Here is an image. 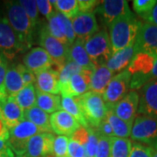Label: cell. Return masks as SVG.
Here are the masks:
<instances>
[{
  "label": "cell",
  "mask_w": 157,
  "mask_h": 157,
  "mask_svg": "<svg viewBox=\"0 0 157 157\" xmlns=\"http://www.w3.org/2000/svg\"><path fill=\"white\" fill-rule=\"evenodd\" d=\"M140 95L136 91H129L114 105H109L113 113L120 119L130 124L134 123L139 109ZM108 105V104H107Z\"/></svg>",
  "instance_id": "8fae6325"
},
{
  "label": "cell",
  "mask_w": 157,
  "mask_h": 157,
  "mask_svg": "<svg viewBox=\"0 0 157 157\" xmlns=\"http://www.w3.org/2000/svg\"><path fill=\"white\" fill-rule=\"evenodd\" d=\"M130 137L140 144L157 147V118L140 115L135 118Z\"/></svg>",
  "instance_id": "8992f818"
},
{
  "label": "cell",
  "mask_w": 157,
  "mask_h": 157,
  "mask_svg": "<svg viewBox=\"0 0 157 157\" xmlns=\"http://www.w3.org/2000/svg\"><path fill=\"white\" fill-rule=\"evenodd\" d=\"M88 136H89V128H86L83 126H80L74 133L73 135L70 137V139L77 141L78 143L82 144L86 147V144L88 140Z\"/></svg>",
  "instance_id": "7bdbcfd3"
},
{
  "label": "cell",
  "mask_w": 157,
  "mask_h": 157,
  "mask_svg": "<svg viewBox=\"0 0 157 157\" xmlns=\"http://www.w3.org/2000/svg\"><path fill=\"white\" fill-rule=\"evenodd\" d=\"M146 21L147 23L157 25V1L155 6H154V8L152 9L151 12L149 13V15L146 18Z\"/></svg>",
  "instance_id": "c3c4849f"
},
{
  "label": "cell",
  "mask_w": 157,
  "mask_h": 157,
  "mask_svg": "<svg viewBox=\"0 0 157 157\" xmlns=\"http://www.w3.org/2000/svg\"><path fill=\"white\" fill-rule=\"evenodd\" d=\"M136 54L135 45L113 53L112 57L106 64L113 73H121L128 67Z\"/></svg>",
  "instance_id": "7402d4cb"
},
{
  "label": "cell",
  "mask_w": 157,
  "mask_h": 157,
  "mask_svg": "<svg viewBox=\"0 0 157 157\" xmlns=\"http://www.w3.org/2000/svg\"><path fill=\"white\" fill-rule=\"evenodd\" d=\"M18 3L24 8L33 23V25L35 27L39 22V10L37 2L34 0H19Z\"/></svg>",
  "instance_id": "d590c367"
},
{
  "label": "cell",
  "mask_w": 157,
  "mask_h": 157,
  "mask_svg": "<svg viewBox=\"0 0 157 157\" xmlns=\"http://www.w3.org/2000/svg\"><path fill=\"white\" fill-rule=\"evenodd\" d=\"M147 78H148V81L152 80V79H157V58L155 59V64H154V67L152 69L151 73H149Z\"/></svg>",
  "instance_id": "681fc988"
},
{
  "label": "cell",
  "mask_w": 157,
  "mask_h": 157,
  "mask_svg": "<svg viewBox=\"0 0 157 157\" xmlns=\"http://www.w3.org/2000/svg\"><path fill=\"white\" fill-rule=\"evenodd\" d=\"M69 60L85 70H94L95 68L85 49V42L78 39H76L69 48Z\"/></svg>",
  "instance_id": "cb8c5ba5"
},
{
  "label": "cell",
  "mask_w": 157,
  "mask_h": 157,
  "mask_svg": "<svg viewBox=\"0 0 157 157\" xmlns=\"http://www.w3.org/2000/svg\"><path fill=\"white\" fill-rule=\"evenodd\" d=\"M23 65L36 75L55 66L51 56L41 47H34L23 58Z\"/></svg>",
  "instance_id": "2e32d148"
},
{
  "label": "cell",
  "mask_w": 157,
  "mask_h": 157,
  "mask_svg": "<svg viewBox=\"0 0 157 157\" xmlns=\"http://www.w3.org/2000/svg\"><path fill=\"white\" fill-rule=\"evenodd\" d=\"M68 155L69 157H85L86 155V147L70 139L68 144Z\"/></svg>",
  "instance_id": "60d3db41"
},
{
  "label": "cell",
  "mask_w": 157,
  "mask_h": 157,
  "mask_svg": "<svg viewBox=\"0 0 157 157\" xmlns=\"http://www.w3.org/2000/svg\"><path fill=\"white\" fill-rule=\"evenodd\" d=\"M0 157H14V155L11 149H8L6 151L0 152Z\"/></svg>",
  "instance_id": "816d5d0a"
},
{
  "label": "cell",
  "mask_w": 157,
  "mask_h": 157,
  "mask_svg": "<svg viewBox=\"0 0 157 157\" xmlns=\"http://www.w3.org/2000/svg\"><path fill=\"white\" fill-rule=\"evenodd\" d=\"M36 107L45 111L48 114H52L53 113L61 110V98L59 95L45 94L37 90Z\"/></svg>",
  "instance_id": "83f0119b"
},
{
  "label": "cell",
  "mask_w": 157,
  "mask_h": 157,
  "mask_svg": "<svg viewBox=\"0 0 157 157\" xmlns=\"http://www.w3.org/2000/svg\"><path fill=\"white\" fill-rule=\"evenodd\" d=\"M152 155L153 148L150 147L138 142H135L132 144L129 157H152Z\"/></svg>",
  "instance_id": "74e56055"
},
{
  "label": "cell",
  "mask_w": 157,
  "mask_h": 157,
  "mask_svg": "<svg viewBox=\"0 0 157 157\" xmlns=\"http://www.w3.org/2000/svg\"><path fill=\"white\" fill-rule=\"evenodd\" d=\"M48 157H54L53 155H50V156H48Z\"/></svg>",
  "instance_id": "9f6ffc18"
},
{
  "label": "cell",
  "mask_w": 157,
  "mask_h": 157,
  "mask_svg": "<svg viewBox=\"0 0 157 157\" xmlns=\"http://www.w3.org/2000/svg\"><path fill=\"white\" fill-rule=\"evenodd\" d=\"M47 21L48 24L46 27L49 33L70 48L76 40L71 19L65 17L58 11H54Z\"/></svg>",
  "instance_id": "9c48e42d"
},
{
  "label": "cell",
  "mask_w": 157,
  "mask_h": 157,
  "mask_svg": "<svg viewBox=\"0 0 157 157\" xmlns=\"http://www.w3.org/2000/svg\"><path fill=\"white\" fill-rule=\"evenodd\" d=\"M111 140V157H129L132 141L129 139L113 137Z\"/></svg>",
  "instance_id": "1f68e13d"
},
{
  "label": "cell",
  "mask_w": 157,
  "mask_h": 157,
  "mask_svg": "<svg viewBox=\"0 0 157 157\" xmlns=\"http://www.w3.org/2000/svg\"><path fill=\"white\" fill-rule=\"evenodd\" d=\"M36 2H37L39 12H40L44 17H46V19H48L54 11L53 6L48 0H38Z\"/></svg>",
  "instance_id": "ee69618b"
},
{
  "label": "cell",
  "mask_w": 157,
  "mask_h": 157,
  "mask_svg": "<svg viewBox=\"0 0 157 157\" xmlns=\"http://www.w3.org/2000/svg\"><path fill=\"white\" fill-rule=\"evenodd\" d=\"M61 110H64V111L67 112L69 114H71L74 119H76L78 121V122L81 126H83L86 128H90L87 122H86V119H85L82 109L78 104L77 98L62 96Z\"/></svg>",
  "instance_id": "f1b7e54d"
},
{
  "label": "cell",
  "mask_w": 157,
  "mask_h": 157,
  "mask_svg": "<svg viewBox=\"0 0 157 157\" xmlns=\"http://www.w3.org/2000/svg\"><path fill=\"white\" fill-rule=\"evenodd\" d=\"M136 53L142 52L157 58V25L143 23L135 40Z\"/></svg>",
  "instance_id": "7c38bea8"
},
{
  "label": "cell",
  "mask_w": 157,
  "mask_h": 157,
  "mask_svg": "<svg viewBox=\"0 0 157 157\" xmlns=\"http://www.w3.org/2000/svg\"><path fill=\"white\" fill-rule=\"evenodd\" d=\"M43 133L39 128L27 120H24L17 126L10 129V136L7 140L9 147L17 156L25 155L29 140L35 135Z\"/></svg>",
  "instance_id": "5b68a950"
},
{
  "label": "cell",
  "mask_w": 157,
  "mask_h": 157,
  "mask_svg": "<svg viewBox=\"0 0 157 157\" xmlns=\"http://www.w3.org/2000/svg\"><path fill=\"white\" fill-rule=\"evenodd\" d=\"M0 117L11 129L25 120V111L14 98H6L0 101Z\"/></svg>",
  "instance_id": "44dd1931"
},
{
  "label": "cell",
  "mask_w": 157,
  "mask_h": 157,
  "mask_svg": "<svg viewBox=\"0 0 157 157\" xmlns=\"http://www.w3.org/2000/svg\"><path fill=\"white\" fill-rule=\"evenodd\" d=\"M6 17L27 51L33 42L34 27L28 15L18 1L6 2Z\"/></svg>",
  "instance_id": "7a4b0ae2"
},
{
  "label": "cell",
  "mask_w": 157,
  "mask_h": 157,
  "mask_svg": "<svg viewBox=\"0 0 157 157\" xmlns=\"http://www.w3.org/2000/svg\"><path fill=\"white\" fill-rule=\"evenodd\" d=\"M85 157H88V156H87V155H86V156H85Z\"/></svg>",
  "instance_id": "6f0895ef"
},
{
  "label": "cell",
  "mask_w": 157,
  "mask_h": 157,
  "mask_svg": "<svg viewBox=\"0 0 157 157\" xmlns=\"http://www.w3.org/2000/svg\"><path fill=\"white\" fill-rule=\"evenodd\" d=\"M3 58H4V57H3V55H2V54H1V52H0V59H2Z\"/></svg>",
  "instance_id": "db71d44e"
},
{
  "label": "cell",
  "mask_w": 157,
  "mask_h": 157,
  "mask_svg": "<svg viewBox=\"0 0 157 157\" xmlns=\"http://www.w3.org/2000/svg\"><path fill=\"white\" fill-rule=\"evenodd\" d=\"M39 43L41 48L46 51L55 64L57 69L69 61V47L54 38L49 33L46 25L40 29Z\"/></svg>",
  "instance_id": "ba28073f"
},
{
  "label": "cell",
  "mask_w": 157,
  "mask_h": 157,
  "mask_svg": "<svg viewBox=\"0 0 157 157\" xmlns=\"http://www.w3.org/2000/svg\"><path fill=\"white\" fill-rule=\"evenodd\" d=\"M132 75L128 69L115 74L109 82L102 97L108 105H114L126 95L130 88Z\"/></svg>",
  "instance_id": "30bf717a"
},
{
  "label": "cell",
  "mask_w": 157,
  "mask_h": 157,
  "mask_svg": "<svg viewBox=\"0 0 157 157\" xmlns=\"http://www.w3.org/2000/svg\"><path fill=\"white\" fill-rule=\"evenodd\" d=\"M26 52L6 16L0 14V52L6 60H11L18 53Z\"/></svg>",
  "instance_id": "52a82bcc"
},
{
  "label": "cell",
  "mask_w": 157,
  "mask_h": 157,
  "mask_svg": "<svg viewBox=\"0 0 157 157\" xmlns=\"http://www.w3.org/2000/svg\"><path fill=\"white\" fill-rule=\"evenodd\" d=\"M25 119L33 123L43 133L52 132L49 114L36 106L25 111Z\"/></svg>",
  "instance_id": "484cf974"
},
{
  "label": "cell",
  "mask_w": 157,
  "mask_h": 157,
  "mask_svg": "<svg viewBox=\"0 0 157 157\" xmlns=\"http://www.w3.org/2000/svg\"><path fill=\"white\" fill-rule=\"evenodd\" d=\"M8 149H11V148L9 147V145L7 143V140H0V152L6 151Z\"/></svg>",
  "instance_id": "f907efd6"
},
{
  "label": "cell",
  "mask_w": 157,
  "mask_h": 157,
  "mask_svg": "<svg viewBox=\"0 0 157 157\" xmlns=\"http://www.w3.org/2000/svg\"><path fill=\"white\" fill-rule=\"evenodd\" d=\"M85 119L90 128H97L107 116L108 107L101 94L89 91L77 98Z\"/></svg>",
  "instance_id": "3957f363"
},
{
  "label": "cell",
  "mask_w": 157,
  "mask_h": 157,
  "mask_svg": "<svg viewBox=\"0 0 157 157\" xmlns=\"http://www.w3.org/2000/svg\"><path fill=\"white\" fill-rule=\"evenodd\" d=\"M8 70L7 60L5 58L0 59V101L6 99V76Z\"/></svg>",
  "instance_id": "ab89813d"
},
{
  "label": "cell",
  "mask_w": 157,
  "mask_h": 157,
  "mask_svg": "<svg viewBox=\"0 0 157 157\" xmlns=\"http://www.w3.org/2000/svg\"><path fill=\"white\" fill-rule=\"evenodd\" d=\"M95 11L101 14L102 18L109 25L118 17L131 13L128 1L125 0H105L96 8Z\"/></svg>",
  "instance_id": "d6986e66"
},
{
  "label": "cell",
  "mask_w": 157,
  "mask_h": 157,
  "mask_svg": "<svg viewBox=\"0 0 157 157\" xmlns=\"http://www.w3.org/2000/svg\"><path fill=\"white\" fill-rule=\"evenodd\" d=\"M85 49L93 64L106 65L113 55L109 34L106 30H101L85 42Z\"/></svg>",
  "instance_id": "277c9868"
},
{
  "label": "cell",
  "mask_w": 157,
  "mask_h": 157,
  "mask_svg": "<svg viewBox=\"0 0 157 157\" xmlns=\"http://www.w3.org/2000/svg\"><path fill=\"white\" fill-rule=\"evenodd\" d=\"M25 87L22 76L16 66L8 67L6 76V94L7 98H14Z\"/></svg>",
  "instance_id": "d4e9b609"
},
{
  "label": "cell",
  "mask_w": 157,
  "mask_h": 157,
  "mask_svg": "<svg viewBox=\"0 0 157 157\" xmlns=\"http://www.w3.org/2000/svg\"><path fill=\"white\" fill-rule=\"evenodd\" d=\"M152 157H157V147L153 148V155Z\"/></svg>",
  "instance_id": "f5cc1de1"
},
{
  "label": "cell",
  "mask_w": 157,
  "mask_h": 157,
  "mask_svg": "<svg viewBox=\"0 0 157 157\" xmlns=\"http://www.w3.org/2000/svg\"><path fill=\"white\" fill-rule=\"evenodd\" d=\"M100 135L94 128H89V136L86 144V152L88 157H95L96 151L99 145Z\"/></svg>",
  "instance_id": "8d00e7d4"
},
{
  "label": "cell",
  "mask_w": 157,
  "mask_h": 157,
  "mask_svg": "<svg viewBox=\"0 0 157 157\" xmlns=\"http://www.w3.org/2000/svg\"><path fill=\"white\" fill-rule=\"evenodd\" d=\"M76 39L86 42L92 36L99 32L94 11L93 12H78L71 19Z\"/></svg>",
  "instance_id": "4fadbf2b"
},
{
  "label": "cell",
  "mask_w": 157,
  "mask_h": 157,
  "mask_svg": "<svg viewBox=\"0 0 157 157\" xmlns=\"http://www.w3.org/2000/svg\"><path fill=\"white\" fill-rule=\"evenodd\" d=\"M96 132L99 134L101 136L107 137V138H113L114 137V134L113 131L112 127L107 121V119H105L103 121H101V123L98 126V128L95 129Z\"/></svg>",
  "instance_id": "bcb514c9"
},
{
  "label": "cell",
  "mask_w": 157,
  "mask_h": 157,
  "mask_svg": "<svg viewBox=\"0 0 157 157\" xmlns=\"http://www.w3.org/2000/svg\"><path fill=\"white\" fill-rule=\"evenodd\" d=\"M35 87L45 94L58 95L60 94V84L57 68H49L36 74Z\"/></svg>",
  "instance_id": "ffe728a7"
},
{
  "label": "cell",
  "mask_w": 157,
  "mask_h": 157,
  "mask_svg": "<svg viewBox=\"0 0 157 157\" xmlns=\"http://www.w3.org/2000/svg\"><path fill=\"white\" fill-rule=\"evenodd\" d=\"M50 2L56 11L69 19L73 18L79 12L78 0H55Z\"/></svg>",
  "instance_id": "4dcf8cb0"
},
{
  "label": "cell",
  "mask_w": 157,
  "mask_h": 157,
  "mask_svg": "<svg viewBox=\"0 0 157 157\" xmlns=\"http://www.w3.org/2000/svg\"><path fill=\"white\" fill-rule=\"evenodd\" d=\"M10 136V129L6 126V122L0 117V140H8Z\"/></svg>",
  "instance_id": "7dc6e473"
},
{
  "label": "cell",
  "mask_w": 157,
  "mask_h": 157,
  "mask_svg": "<svg viewBox=\"0 0 157 157\" xmlns=\"http://www.w3.org/2000/svg\"><path fill=\"white\" fill-rule=\"evenodd\" d=\"M54 135L52 133H40L29 140L25 157H48L52 155Z\"/></svg>",
  "instance_id": "e0dca14e"
},
{
  "label": "cell",
  "mask_w": 157,
  "mask_h": 157,
  "mask_svg": "<svg viewBox=\"0 0 157 157\" xmlns=\"http://www.w3.org/2000/svg\"><path fill=\"white\" fill-rule=\"evenodd\" d=\"M14 100L24 111L35 107L37 101V89L35 87V85L25 86L14 97Z\"/></svg>",
  "instance_id": "f546056e"
},
{
  "label": "cell",
  "mask_w": 157,
  "mask_h": 157,
  "mask_svg": "<svg viewBox=\"0 0 157 157\" xmlns=\"http://www.w3.org/2000/svg\"><path fill=\"white\" fill-rule=\"evenodd\" d=\"M101 2L96 0H78L79 12H93Z\"/></svg>",
  "instance_id": "f6af8a7d"
},
{
  "label": "cell",
  "mask_w": 157,
  "mask_h": 157,
  "mask_svg": "<svg viewBox=\"0 0 157 157\" xmlns=\"http://www.w3.org/2000/svg\"><path fill=\"white\" fill-rule=\"evenodd\" d=\"M141 23L131 12L113 20L109 25V38L113 53L134 45Z\"/></svg>",
  "instance_id": "6da1fadb"
},
{
  "label": "cell",
  "mask_w": 157,
  "mask_h": 157,
  "mask_svg": "<svg viewBox=\"0 0 157 157\" xmlns=\"http://www.w3.org/2000/svg\"><path fill=\"white\" fill-rule=\"evenodd\" d=\"M155 3V0H135L133 1V8L141 18L146 20Z\"/></svg>",
  "instance_id": "e575fe53"
},
{
  "label": "cell",
  "mask_w": 157,
  "mask_h": 157,
  "mask_svg": "<svg viewBox=\"0 0 157 157\" xmlns=\"http://www.w3.org/2000/svg\"><path fill=\"white\" fill-rule=\"evenodd\" d=\"M70 138L63 135L54 137L52 143V155L55 157H69L68 144Z\"/></svg>",
  "instance_id": "836d02e7"
},
{
  "label": "cell",
  "mask_w": 157,
  "mask_h": 157,
  "mask_svg": "<svg viewBox=\"0 0 157 157\" xmlns=\"http://www.w3.org/2000/svg\"><path fill=\"white\" fill-rule=\"evenodd\" d=\"M111 138L100 135L95 157H111Z\"/></svg>",
  "instance_id": "f35d334b"
},
{
  "label": "cell",
  "mask_w": 157,
  "mask_h": 157,
  "mask_svg": "<svg viewBox=\"0 0 157 157\" xmlns=\"http://www.w3.org/2000/svg\"><path fill=\"white\" fill-rule=\"evenodd\" d=\"M93 70H85L74 74L67 84L60 86L62 96L78 98L90 91Z\"/></svg>",
  "instance_id": "5bb4252c"
},
{
  "label": "cell",
  "mask_w": 157,
  "mask_h": 157,
  "mask_svg": "<svg viewBox=\"0 0 157 157\" xmlns=\"http://www.w3.org/2000/svg\"><path fill=\"white\" fill-rule=\"evenodd\" d=\"M17 157H25V155H19V156H17Z\"/></svg>",
  "instance_id": "11a10c76"
},
{
  "label": "cell",
  "mask_w": 157,
  "mask_h": 157,
  "mask_svg": "<svg viewBox=\"0 0 157 157\" xmlns=\"http://www.w3.org/2000/svg\"><path fill=\"white\" fill-rule=\"evenodd\" d=\"M50 123L52 132L58 135L69 138L81 126L76 119L64 110H59L51 114Z\"/></svg>",
  "instance_id": "ac0fdd59"
},
{
  "label": "cell",
  "mask_w": 157,
  "mask_h": 157,
  "mask_svg": "<svg viewBox=\"0 0 157 157\" xmlns=\"http://www.w3.org/2000/svg\"><path fill=\"white\" fill-rule=\"evenodd\" d=\"M107 107H108V110H107L106 119L112 127L114 137L128 139V137L131 135L133 124L128 123L117 117L112 111L110 106L107 105Z\"/></svg>",
  "instance_id": "4316f807"
},
{
  "label": "cell",
  "mask_w": 157,
  "mask_h": 157,
  "mask_svg": "<svg viewBox=\"0 0 157 157\" xmlns=\"http://www.w3.org/2000/svg\"><path fill=\"white\" fill-rule=\"evenodd\" d=\"M59 72V84L60 86L63 85L67 84L69 79L73 77L74 74L78 73L81 72L83 69L78 67L77 64H75L74 62L69 60L64 66H62L61 67L57 69Z\"/></svg>",
  "instance_id": "d6a6232c"
},
{
  "label": "cell",
  "mask_w": 157,
  "mask_h": 157,
  "mask_svg": "<svg viewBox=\"0 0 157 157\" xmlns=\"http://www.w3.org/2000/svg\"><path fill=\"white\" fill-rule=\"evenodd\" d=\"M16 67H17L18 72L20 73L21 76H22L23 82H24L25 86H29V85L35 84L36 75L32 71H30L29 69H27L23 64H17Z\"/></svg>",
  "instance_id": "b9f144b4"
},
{
  "label": "cell",
  "mask_w": 157,
  "mask_h": 157,
  "mask_svg": "<svg viewBox=\"0 0 157 157\" xmlns=\"http://www.w3.org/2000/svg\"><path fill=\"white\" fill-rule=\"evenodd\" d=\"M113 77V73L106 65L95 67L92 73L90 91L102 95Z\"/></svg>",
  "instance_id": "603a6c76"
},
{
  "label": "cell",
  "mask_w": 157,
  "mask_h": 157,
  "mask_svg": "<svg viewBox=\"0 0 157 157\" xmlns=\"http://www.w3.org/2000/svg\"><path fill=\"white\" fill-rule=\"evenodd\" d=\"M138 113L157 118V79L147 82L140 88Z\"/></svg>",
  "instance_id": "9a60e30c"
},
{
  "label": "cell",
  "mask_w": 157,
  "mask_h": 157,
  "mask_svg": "<svg viewBox=\"0 0 157 157\" xmlns=\"http://www.w3.org/2000/svg\"><path fill=\"white\" fill-rule=\"evenodd\" d=\"M54 157H55V156H54Z\"/></svg>",
  "instance_id": "680465c9"
}]
</instances>
